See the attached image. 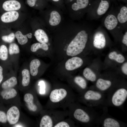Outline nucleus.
Returning <instances> with one entry per match:
<instances>
[{
	"label": "nucleus",
	"mask_w": 127,
	"mask_h": 127,
	"mask_svg": "<svg viewBox=\"0 0 127 127\" xmlns=\"http://www.w3.org/2000/svg\"><path fill=\"white\" fill-rule=\"evenodd\" d=\"M76 98L73 90L70 87L61 86L54 88L50 91L45 109L66 110L71 103L76 101Z\"/></svg>",
	"instance_id": "obj_1"
},
{
	"label": "nucleus",
	"mask_w": 127,
	"mask_h": 127,
	"mask_svg": "<svg viewBox=\"0 0 127 127\" xmlns=\"http://www.w3.org/2000/svg\"><path fill=\"white\" fill-rule=\"evenodd\" d=\"M67 109L68 116L75 122L88 126L99 123L100 119L92 109L82 106L76 101L71 103Z\"/></svg>",
	"instance_id": "obj_2"
},
{
	"label": "nucleus",
	"mask_w": 127,
	"mask_h": 127,
	"mask_svg": "<svg viewBox=\"0 0 127 127\" xmlns=\"http://www.w3.org/2000/svg\"><path fill=\"white\" fill-rule=\"evenodd\" d=\"M40 114V117L38 123L40 127H53L57 123L68 117L67 109H43Z\"/></svg>",
	"instance_id": "obj_3"
},
{
	"label": "nucleus",
	"mask_w": 127,
	"mask_h": 127,
	"mask_svg": "<svg viewBox=\"0 0 127 127\" xmlns=\"http://www.w3.org/2000/svg\"><path fill=\"white\" fill-rule=\"evenodd\" d=\"M92 30L91 27L87 30L83 29L77 33L68 46L66 51L67 56H75L83 51L88 40L89 32Z\"/></svg>",
	"instance_id": "obj_4"
},
{
	"label": "nucleus",
	"mask_w": 127,
	"mask_h": 127,
	"mask_svg": "<svg viewBox=\"0 0 127 127\" xmlns=\"http://www.w3.org/2000/svg\"><path fill=\"white\" fill-rule=\"evenodd\" d=\"M96 89H87L76 95V101L90 107L106 103L104 94Z\"/></svg>",
	"instance_id": "obj_5"
},
{
	"label": "nucleus",
	"mask_w": 127,
	"mask_h": 127,
	"mask_svg": "<svg viewBox=\"0 0 127 127\" xmlns=\"http://www.w3.org/2000/svg\"><path fill=\"white\" fill-rule=\"evenodd\" d=\"M23 97L25 107L31 114L34 115L40 114L43 108L39 102L35 90H26Z\"/></svg>",
	"instance_id": "obj_6"
},
{
	"label": "nucleus",
	"mask_w": 127,
	"mask_h": 127,
	"mask_svg": "<svg viewBox=\"0 0 127 127\" xmlns=\"http://www.w3.org/2000/svg\"><path fill=\"white\" fill-rule=\"evenodd\" d=\"M108 93L106 103L115 107L122 106L127 98V89L124 87L111 89Z\"/></svg>",
	"instance_id": "obj_7"
},
{
	"label": "nucleus",
	"mask_w": 127,
	"mask_h": 127,
	"mask_svg": "<svg viewBox=\"0 0 127 127\" xmlns=\"http://www.w3.org/2000/svg\"><path fill=\"white\" fill-rule=\"evenodd\" d=\"M0 102L4 104L20 106L21 104L18 90L15 88L0 90Z\"/></svg>",
	"instance_id": "obj_8"
},
{
	"label": "nucleus",
	"mask_w": 127,
	"mask_h": 127,
	"mask_svg": "<svg viewBox=\"0 0 127 127\" xmlns=\"http://www.w3.org/2000/svg\"><path fill=\"white\" fill-rule=\"evenodd\" d=\"M7 108L6 115L7 121L9 126H15L19 122L20 117V106L10 104Z\"/></svg>",
	"instance_id": "obj_9"
},
{
	"label": "nucleus",
	"mask_w": 127,
	"mask_h": 127,
	"mask_svg": "<svg viewBox=\"0 0 127 127\" xmlns=\"http://www.w3.org/2000/svg\"><path fill=\"white\" fill-rule=\"evenodd\" d=\"M104 27L110 32L119 31L122 29L119 24L115 12L110 11L105 17L103 20Z\"/></svg>",
	"instance_id": "obj_10"
},
{
	"label": "nucleus",
	"mask_w": 127,
	"mask_h": 127,
	"mask_svg": "<svg viewBox=\"0 0 127 127\" xmlns=\"http://www.w3.org/2000/svg\"><path fill=\"white\" fill-rule=\"evenodd\" d=\"M109 7V2L106 0H102L98 6L88 10L90 19L95 20L99 19L107 11Z\"/></svg>",
	"instance_id": "obj_11"
},
{
	"label": "nucleus",
	"mask_w": 127,
	"mask_h": 127,
	"mask_svg": "<svg viewBox=\"0 0 127 127\" xmlns=\"http://www.w3.org/2000/svg\"><path fill=\"white\" fill-rule=\"evenodd\" d=\"M104 30L102 27L99 26L94 32L92 43L96 48L101 49L106 46V40Z\"/></svg>",
	"instance_id": "obj_12"
},
{
	"label": "nucleus",
	"mask_w": 127,
	"mask_h": 127,
	"mask_svg": "<svg viewBox=\"0 0 127 127\" xmlns=\"http://www.w3.org/2000/svg\"><path fill=\"white\" fill-rule=\"evenodd\" d=\"M112 85V82L109 79L100 78L96 80L95 87L96 89L104 93L110 91Z\"/></svg>",
	"instance_id": "obj_13"
},
{
	"label": "nucleus",
	"mask_w": 127,
	"mask_h": 127,
	"mask_svg": "<svg viewBox=\"0 0 127 127\" xmlns=\"http://www.w3.org/2000/svg\"><path fill=\"white\" fill-rule=\"evenodd\" d=\"M116 14L119 26L122 30L126 29L127 22V7H122Z\"/></svg>",
	"instance_id": "obj_14"
},
{
	"label": "nucleus",
	"mask_w": 127,
	"mask_h": 127,
	"mask_svg": "<svg viewBox=\"0 0 127 127\" xmlns=\"http://www.w3.org/2000/svg\"><path fill=\"white\" fill-rule=\"evenodd\" d=\"M83 64V61L81 58L77 56L73 57L66 61L65 68L68 71L73 70L80 67Z\"/></svg>",
	"instance_id": "obj_15"
},
{
	"label": "nucleus",
	"mask_w": 127,
	"mask_h": 127,
	"mask_svg": "<svg viewBox=\"0 0 127 127\" xmlns=\"http://www.w3.org/2000/svg\"><path fill=\"white\" fill-rule=\"evenodd\" d=\"M100 122L104 127H120L124 126L122 122L111 117L107 116L100 119Z\"/></svg>",
	"instance_id": "obj_16"
},
{
	"label": "nucleus",
	"mask_w": 127,
	"mask_h": 127,
	"mask_svg": "<svg viewBox=\"0 0 127 127\" xmlns=\"http://www.w3.org/2000/svg\"><path fill=\"white\" fill-rule=\"evenodd\" d=\"M2 6L7 11H16L20 8L21 4L18 0H5L2 2Z\"/></svg>",
	"instance_id": "obj_17"
},
{
	"label": "nucleus",
	"mask_w": 127,
	"mask_h": 127,
	"mask_svg": "<svg viewBox=\"0 0 127 127\" xmlns=\"http://www.w3.org/2000/svg\"><path fill=\"white\" fill-rule=\"evenodd\" d=\"M73 81L76 86L74 88L79 94H81L87 89V84L85 79L81 76H77L73 79Z\"/></svg>",
	"instance_id": "obj_18"
},
{
	"label": "nucleus",
	"mask_w": 127,
	"mask_h": 127,
	"mask_svg": "<svg viewBox=\"0 0 127 127\" xmlns=\"http://www.w3.org/2000/svg\"><path fill=\"white\" fill-rule=\"evenodd\" d=\"M18 12L16 11H7L1 16V20L4 23H9L17 20L19 17Z\"/></svg>",
	"instance_id": "obj_19"
},
{
	"label": "nucleus",
	"mask_w": 127,
	"mask_h": 127,
	"mask_svg": "<svg viewBox=\"0 0 127 127\" xmlns=\"http://www.w3.org/2000/svg\"><path fill=\"white\" fill-rule=\"evenodd\" d=\"M17 83V79L15 76L4 79L0 84V90L15 88Z\"/></svg>",
	"instance_id": "obj_20"
},
{
	"label": "nucleus",
	"mask_w": 127,
	"mask_h": 127,
	"mask_svg": "<svg viewBox=\"0 0 127 127\" xmlns=\"http://www.w3.org/2000/svg\"><path fill=\"white\" fill-rule=\"evenodd\" d=\"M4 104L0 102V125L4 127L9 126L6 115L7 108Z\"/></svg>",
	"instance_id": "obj_21"
},
{
	"label": "nucleus",
	"mask_w": 127,
	"mask_h": 127,
	"mask_svg": "<svg viewBox=\"0 0 127 127\" xmlns=\"http://www.w3.org/2000/svg\"><path fill=\"white\" fill-rule=\"evenodd\" d=\"M30 73L29 70L27 69H24L22 71L21 83L23 87L22 91H25L26 87H28L29 85L30 80Z\"/></svg>",
	"instance_id": "obj_22"
},
{
	"label": "nucleus",
	"mask_w": 127,
	"mask_h": 127,
	"mask_svg": "<svg viewBox=\"0 0 127 127\" xmlns=\"http://www.w3.org/2000/svg\"><path fill=\"white\" fill-rule=\"evenodd\" d=\"M34 36L38 42L41 43H47L49 40L48 36L45 32L41 29H39L35 32Z\"/></svg>",
	"instance_id": "obj_23"
},
{
	"label": "nucleus",
	"mask_w": 127,
	"mask_h": 127,
	"mask_svg": "<svg viewBox=\"0 0 127 127\" xmlns=\"http://www.w3.org/2000/svg\"><path fill=\"white\" fill-rule=\"evenodd\" d=\"M89 3V0H76V2L72 4L71 8L75 11L84 9L88 6Z\"/></svg>",
	"instance_id": "obj_24"
},
{
	"label": "nucleus",
	"mask_w": 127,
	"mask_h": 127,
	"mask_svg": "<svg viewBox=\"0 0 127 127\" xmlns=\"http://www.w3.org/2000/svg\"><path fill=\"white\" fill-rule=\"evenodd\" d=\"M61 20V16L57 12L53 11L51 12L49 20V23L51 25L54 26L58 25Z\"/></svg>",
	"instance_id": "obj_25"
},
{
	"label": "nucleus",
	"mask_w": 127,
	"mask_h": 127,
	"mask_svg": "<svg viewBox=\"0 0 127 127\" xmlns=\"http://www.w3.org/2000/svg\"><path fill=\"white\" fill-rule=\"evenodd\" d=\"M40 65L39 60L35 59L32 60L30 64V73L33 76L37 75L38 73V68Z\"/></svg>",
	"instance_id": "obj_26"
},
{
	"label": "nucleus",
	"mask_w": 127,
	"mask_h": 127,
	"mask_svg": "<svg viewBox=\"0 0 127 127\" xmlns=\"http://www.w3.org/2000/svg\"><path fill=\"white\" fill-rule=\"evenodd\" d=\"M75 126V122L68 117L57 123L53 127H73Z\"/></svg>",
	"instance_id": "obj_27"
},
{
	"label": "nucleus",
	"mask_w": 127,
	"mask_h": 127,
	"mask_svg": "<svg viewBox=\"0 0 127 127\" xmlns=\"http://www.w3.org/2000/svg\"><path fill=\"white\" fill-rule=\"evenodd\" d=\"M83 75L85 79L91 82L95 81L97 79L95 74L90 68H85L83 72Z\"/></svg>",
	"instance_id": "obj_28"
},
{
	"label": "nucleus",
	"mask_w": 127,
	"mask_h": 127,
	"mask_svg": "<svg viewBox=\"0 0 127 127\" xmlns=\"http://www.w3.org/2000/svg\"><path fill=\"white\" fill-rule=\"evenodd\" d=\"M108 57L110 59L115 60L119 63H122L125 60V58L122 55L118 54L115 51L110 53L108 55Z\"/></svg>",
	"instance_id": "obj_29"
},
{
	"label": "nucleus",
	"mask_w": 127,
	"mask_h": 127,
	"mask_svg": "<svg viewBox=\"0 0 127 127\" xmlns=\"http://www.w3.org/2000/svg\"><path fill=\"white\" fill-rule=\"evenodd\" d=\"M45 51H47L48 49V44L46 43H37L33 44L31 46V50L32 52H35L39 49Z\"/></svg>",
	"instance_id": "obj_30"
},
{
	"label": "nucleus",
	"mask_w": 127,
	"mask_h": 127,
	"mask_svg": "<svg viewBox=\"0 0 127 127\" xmlns=\"http://www.w3.org/2000/svg\"><path fill=\"white\" fill-rule=\"evenodd\" d=\"M15 36L18 42L21 45L24 44L28 42L27 34L23 35L20 31H18L16 32Z\"/></svg>",
	"instance_id": "obj_31"
},
{
	"label": "nucleus",
	"mask_w": 127,
	"mask_h": 127,
	"mask_svg": "<svg viewBox=\"0 0 127 127\" xmlns=\"http://www.w3.org/2000/svg\"><path fill=\"white\" fill-rule=\"evenodd\" d=\"M8 58V50L7 47L4 44L0 46V60L4 61L6 60Z\"/></svg>",
	"instance_id": "obj_32"
},
{
	"label": "nucleus",
	"mask_w": 127,
	"mask_h": 127,
	"mask_svg": "<svg viewBox=\"0 0 127 127\" xmlns=\"http://www.w3.org/2000/svg\"><path fill=\"white\" fill-rule=\"evenodd\" d=\"M9 54L11 55L19 53L20 50L19 46L16 43L11 44L9 46Z\"/></svg>",
	"instance_id": "obj_33"
},
{
	"label": "nucleus",
	"mask_w": 127,
	"mask_h": 127,
	"mask_svg": "<svg viewBox=\"0 0 127 127\" xmlns=\"http://www.w3.org/2000/svg\"><path fill=\"white\" fill-rule=\"evenodd\" d=\"M15 35L13 32L8 35H3L2 36L1 39L4 41L8 43H11L13 41L15 37Z\"/></svg>",
	"instance_id": "obj_34"
},
{
	"label": "nucleus",
	"mask_w": 127,
	"mask_h": 127,
	"mask_svg": "<svg viewBox=\"0 0 127 127\" xmlns=\"http://www.w3.org/2000/svg\"><path fill=\"white\" fill-rule=\"evenodd\" d=\"M39 85L40 86V93L41 94H44L45 93V84L43 81H41L39 83Z\"/></svg>",
	"instance_id": "obj_35"
},
{
	"label": "nucleus",
	"mask_w": 127,
	"mask_h": 127,
	"mask_svg": "<svg viewBox=\"0 0 127 127\" xmlns=\"http://www.w3.org/2000/svg\"><path fill=\"white\" fill-rule=\"evenodd\" d=\"M4 79V70L3 67L0 65V84Z\"/></svg>",
	"instance_id": "obj_36"
},
{
	"label": "nucleus",
	"mask_w": 127,
	"mask_h": 127,
	"mask_svg": "<svg viewBox=\"0 0 127 127\" xmlns=\"http://www.w3.org/2000/svg\"><path fill=\"white\" fill-rule=\"evenodd\" d=\"M121 70L122 72L125 75H127V62L123 64L121 67Z\"/></svg>",
	"instance_id": "obj_37"
},
{
	"label": "nucleus",
	"mask_w": 127,
	"mask_h": 127,
	"mask_svg": "<svg viewBox=\"0 0 127 127\" xmlns=\"http://www.w3.org/2000/svg\"><path fill=\"white\" fill-rule=\"evenodd\" d=\"M122 43L127 46V31H126L123 36L122 40Z\"/></svg>",
	"instance_id": "obj_38"
},
{
	"label": "nucleus",
	"mask_w": 127,
	"mask_h": 127,
	"mask_svg": "<svg viewBox=\"0 0 127 127\" xmlns=\"http://www.w3.org/2000/svg\"><path fill=\"white\" fill-rule=\"evenodd\" d=\"M37 0H27V3L28 5L30 7H34Z\"/></svg>",
	"instance_id": "obj_39"
},
{
	"label": "nucleus",
	"mask_w": 127,
	"mask_h": 127,
	"mask_svg": "<svg viewBox=\"0 0 127 127\" xmlns=\"http://www.w3.org/2000/svg\"><path fill=\"white\" fill-rule=\"evenodd\" d=\"M27 35V37L31 39L32 37V34L31 33H29Z\"/></svg>",
	"instance_id": "obj_40"
},
{
	"label": "nucleus",
	"mask_w": 127,
	"mask_h": 127,
	"mask_svg": "<svg viewBox=\"0 0 127 127\" xmlns=\"http://www.w3.org/2000/svg\"><path fill=\"white\" fill-rule=\"evenodd\" d=\"M53 1H54L55 2H57L59 1L60 0H52Z\"/></svg>",
	"instance_id": "obj_41"
},
{
	"label": "nucleus",
	"mask_w": 127,
	"mask_h": 127,
	"mask_svg": "<svg viewBox=\"0 0 127 127\" xmlns=\"http://www.w3.org/2000/svg\"><path fill=\"white\" fill-rule=\"evenodd\" d=\"M70 0V1H72V0Z\"/></svg>",
	"instance_id": "obj_42"
}]
</instances>
